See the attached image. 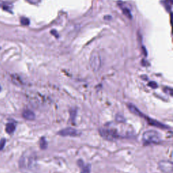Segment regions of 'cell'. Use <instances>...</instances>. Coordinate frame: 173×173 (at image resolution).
<instances>
[{
	"label": "cell",
	"instance_id": "8992f818",
	"mask_svg": "<svg viewBox=\"0 0 173 173\" xmlns=\"http://www.w3.org/2000/svg\"><path fill=\"white\" fill-rule=\"evenodd\" d=\"M57 135H60V136L62 137H77L81 135V133L79 131H77V129H73V128L68 127L66 128V129H64L60 131L57 133Z\"/></svg>",
	"mask_w": 173,
	"mask_h": 173
},
{
	"label": "cell",
	"instance_id": "7a4b0ae2",
	"mask_svg": "<svg viewBox=\"0 0 173 173\" xmlns=\"http://www.w3.org/2000/svg\"><path fill=\"white\" fill-rule=\"evenodd\" d=\"M143 141L145 144H157L161 141L160 135L155 131L150 130L144 133L143 135Z\"/></svg>",
	"mask_w": 173,
	"mask_h": 173
},
{
	"label": "cell",
	"instance_id": "9c48e42d",
	"mask_svg": "<svg viewBox=\"0 0 173 173\" xmlns=\"http://www.w3.org/2000/svg\"><path fill=\"white\" fill-rule=\"evenodd\" d=\"M15 125L13 123H8L6 124V131L7 133L11 134L15 131Z\"/></svg>",
	"mask_w": 173,
	"mask_h": 173
},
{
	"label": "cell",
	"instance_id": "5b68a950",
	"mask_svg": "<svg viewBox=\"0 0 173 173\" xmlns=\"http://www.w3.org/2000/svg\"><path fill=\"white\" fill-rule=\"evenodd\" d=\"M159 169L164 173H172L173 164L169 160H161L158 163Z\"/></svg>",
	"mask_w": 173,
	"mask_h": 173
},
{
	"label": "cell",
	"instance_id": "2e32d148",
	"mask_svg": "<svg viewBox=\"0 0 173 173\" xmlns=\"http://www.w3.org/2000/svg\"><path fill=\"white\" fill-rule=\"evenodd\" d=\"M51 33H52V35H54L56 36V37H58V35H57V32H56V31H54V30H53V31H51Z\"/></svg>",
	"mask_w": 173,
	"mask_h": 173
},
{
	"label": "cell",
	"instance_id": "7c38bea8",
	"mask_svg": "<svg viewBox=\"0 0 173 173\" xmlns=\"http://www.w3.org/2000/svg\"><path fill=\"white\" fill-rule=\"evenodd\" d=\"M123 13L126 15V16L128 17L129 18H132V15L131 14V12L129 11V9L127 8H124L123 9Z\"/></svg>",
	"mask_w": 173,
	"mask_h": 173
},
{
	"label": "cell",
	"instance_id": "30bf717a",
	"mask_svg": "<svg viewBox=\"0 0 173 173\" xmlns=\"http://www.w3.org/2000/svg\"><path fill=\"white\" fill-rule=\"evenodd\" d=\"M40 147L42 149H46L47 147V143L44 137H42L40 141Z\"/></svg>",
	"mask_w": 173,
	"mask_h": 173
},
{
	"label": "cell",
	"instance_id": "4fadbf2b",
	"mask_svg": "<svg viewBox=\"0 0 173 173\" xmlns=\"http://www.w3.org/2000/svg\"><path fill=\"white\" fill-rule=\"evenodd\" d=\"M5 144H6V139H1L0 140V151H1V149H3L5 146Z\"/></svg>",
	"mask_w": 173,
	"mask_h": 173
},
{
	"label": "cell",
	"instance_id": "6da1fadb",
	"mask_svg": "<svg viewBox=\"0 0 173 173\" xmlns=\"http://www.w3.org/2000/svg\"><path fill=\"white\" fill-rule=\"evenodd\" d=\"M19 167L23 173H36L38 169L36 153L31 149L27 150L19 160Z\"/></svg>",
	"mask_w": 173,
	"mask_h": 173
},
{
	"label": "cell",
	"instance_id": "ba28073f",
	"mask_svg": "<svg viewBox=\"0 0 173 173\" xmlns=\"http://www.w3.org/2000/svg\"><path fill=\"white\" fill-rule=\"evenodd\" d=\"M81 167V173H91V165L87 164L83 165V162H82V165H79Z\"/></svg>",
	"mask_w": 173,
	"mask_h": 173
},
{
	"label": "cell",
	"instance_id": "9a60e30c",
	"mask_svg": "<svg viewBox=\"0 0 173 173\" xmlns=\"http://www.w3.org/2000/svg\"><path fill=\"white\" fill-rule=\"evenodd\" d=\"M27 1L30 2V3H31V4H37V3H38L40 0H27Z\"/></svg>",
	"mask_w": 173,
	"mask_h": 173
},
{
	"label": "cell",
	"instance_id": "e0dca14e",
	"mask_svg": "<svg viewBox=\"0 0 173 173\" xmlns=\"http://www.w3.org/2000/svg\"><path fill=\"white\" fill-rule=\"evenodd\" d=\"M0 91H1V87H0Z\"/></svg>",
	"mask_w": 173,
	"mask_h": 173
},
{
	"label": "cell",
	"instance_id": "8fae6325",
	"mask_svg": "<svg viewBox=\"0 0 173 173\" xmlns=\"http://www.w3.org/2000/svg\"><path fill=\"white\" fill-rule=\"evenodd\" d=\"M21 22L22 25H24V26H28L30 24L29 20L27 18H25V17H22L21 18Z\"/></svg>",
	"mask_w": 173,
	"mask_h": 173
},
{
	"label": "cell",
	"instance_id": "3957f363",
	"mask_svg": "<svg viewBox=\"0 0 173 173\" xmlns=\"http://www.w3.org/2000/svg\"><path fill=\"white\" fill-rule=\"evenodd\" d=\"M128 108H129L130 111H131L132 113H133L134 114H136V115H137V116H139L140 117L144 118L145 119H148V121H147V122H148V123L151 125H153V126H155L157 127L162 128V129H167V128H169V127H167L166 126H165V125L160 123L159 122L155 121V120L150 119H149V118L146 117V116H145V115L143 114L141 112V111H139V110L137 108V107L135 106L133 104H128Z\"/></svg>",
	"mask_w": 173,
	"mask_h": 173
},
{
	"label": "cell",
	"instance_id": "52a82bcc",
	"mask_svg": "<svg viewBox=\"0 0 173 173\" xmlns=\"http://www.w3.org/2000/svg\"><path fill=\"white\" fill-rule=\"evenodd\" d=\"M22 116L24 119L27 120H33L35 119V114L34 112L28 110H24L22 112Z\"/></svg>",
	"mask_w": 173,
	"mask_h": 173
},
{
	"label": "cell",
	"instance_id": "277c9868",
	"mask_svg": "<svg viewBox=\"0 0 173 173\" xmlns=\"http://www.w3.org/2000/svg\"><path fill=\"white\" fill-rule=\"evenodd\" d=\"M89 64L94 72H97L102 66V60L99 53L96 51L93 52L90 57Z\"/></svg>",
	"mask_w": 173,
	"mask_h": 173
},
{
	"label": "cell",
	"instance_id": "5bb4252c",
	"mask_svg": "<svg viewBox=\"0 0 173 173\" xmlns=\"http://www.w3.org/2000/svg\"><path fill=\"white\" fill-rule=\"evenodd\" d=\"M149 85L150 87H152V88H155V87H158V85L155 83V82H150L149 83Z\"/></svg>",
	"mask_w": 173,
	"mask_h": 173
}]
</instances>
